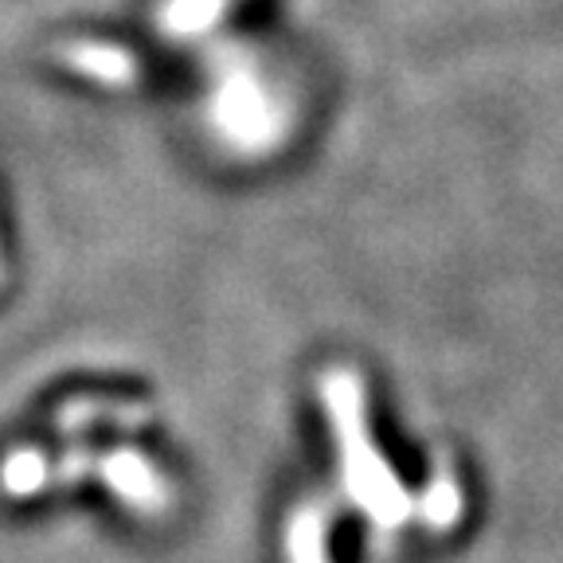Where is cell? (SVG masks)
Segmentation results:
<instances>
[{
	"mask_svg": "<svg viewBox=\"0 0 563 563\" xmlns=\"http://www.w3.org/2000/svg\"><path fill=\"white\" fill-rule=\"evenodd\" d=\"M325 407L329 422H333L336 454H341V485L349 493V501L379 528V532H396L407 525L415 512V501L391 474L379 450L372 446L368 427H364V404L361 387L349 372H333L325 379Z\"/></svg>",
	"mask_w": 563,
	"mask_h": 563,
	"instance_id": "1",
	"label": "cell"
},
{
	"mask_svg": "<svg viewBox=\"0 0 563 563\" xmlns=\"http://www.w3.org/2000/svg\"><path fill=\"white\" fill-rule=\"evenodd\" d=\"M95 477L114 493L118 505H125L130 512H141V517H161L168 509V501H173L165 474L137 446H125V442L98 450Z\"/></svg>",
	"mask_w": 563,
	"mask_h": 563,
	"instance_id": "2",
	"label": "cell"
},
{
	"mask_svg": "<svg viewBox=\"0 0 563 563\" xmlns=\"http://www.w3.org/2000/svg\"><path fill=\"white\" fill-rule=\"evenodd\" d=\"M211 122L239 150H258L271 141V98L251 70H231L223 79V87L211 98Z\"/></svg>",
	"mask_w": 563,
	"mask_h": 563,
	"instance_id": "3",
	"label": "cell"
},
{
	"mask_svg": "<svg viewBox=\"0 0 563 563\" xmlns=\"http://www.w3.org/2000/svg\"><path fill=\"white\" fill-rule=\"evenodd\" d=\"M153 422V407L125 396H75L59 404L52 427L59 434H87L95 427H118V431H141Z\"/></svg>",
	"mask_w": 563,
	"mask_h": 563,
	"instance_id": "4",
	"label": "cell"
},
{
	"mask_svg": "<svg viewBox=\"0 0 563 563\" xmlns=\"http://www.w3.org/2000/svg\"><path fill=\"white\" fill-rule=\"evenodd\" d=\"M55 55L67 70L90 82H102V87H133L141 79L137 55L118 44H106V40H70Z\"/></svg>",
	"mask_w": 563,
	"mask_h": 563,
	"instance_id": "5",
	"label": "cell"
},
{
	"mask_svg": "<svg viewBox=\"0 0 563 563\" xmlns=\"http://www.w3.org/2000/svg\"><path fill=\"white\" fill-rule=\"evenodd\" d=\"M0 489L9 493L12 501L24 497H40L52 489V454L40 446H20L0 462Z\"/></svg>",
	"mask_w": 563,
	"mask_h": 563,
	"instance_id": "6",
	"label": "cell"
},
{
	"mask_svg": "<svg viewBox=\"0 0 563 563\" xmlns=\"http://www.w3.org/2000/svg\"><path fill=\"white\" fill-rule=\"evenodd\" d=\"M286 560L329 563V512L325 505H301L286 525Z\"/></svg>",
	"mask_w": 563,
	"mask_h": 563,
	"instance_id": "7",
	"label": "cell"
},
{
	"mask_svg": "<svg viewBox=\"0 0 563 563\" xmlns=\"http://www.w3.org/2000/svg\"><path fill=\"white\" fill-rule=\"evenodd\" d=\"M231 0H165L157 12V24L168 40H196L228 12Z\"/></svg>",
	"mask_w": 563,
	"mask_h": 563,
	"instance_id": "8",
	"label": "cell"
},
{
	"mask_svg": "<svg viewBox=\"0 0 563 563\" xmlns=\"http://www.w3.org/2000/svg\"><path fill=\"white\" fill-rule=\"evenodd\" d=\"M415 512H419L422 525L434 528V532H446V528H454L457 517H462V493H457L454 477H450V474L434 477V482L427 485V493L415 501Z\"/></svg>",
	"mask_w": 563,
	"mask_h": 563,
	"instance_id": "9",
	"label": "cell"
},
{
	"mask_svg": "<svg viewBox=\"0 0 563 563\" xmlns=\"http://www.w3.org/2000/svg\"><path fill=\"white\" fill-rule=\"evenodd\" d=\"M98 466V450L87 442H70L59 454H52V489H70V485L95 477Z\"/></svg>",
	"mask_w": 563,
	"mask_h": 563,
	"instance_id": "10",
	"label": "cell"
},
{
	"mask_svg": "<svg viewBox=\"0 0 563 563\" xmlns=\"http://www.w3.org/2000/svg\"><path fill=\"white\" fill-rule=\"evenodd\" d=\"M0 286H4V266H0Z\"/></svg>",
	"mask_w": 563,
	"mask_h": 563,
	"instance_id": "11",
	"label": "cell"
}]
</instances>
